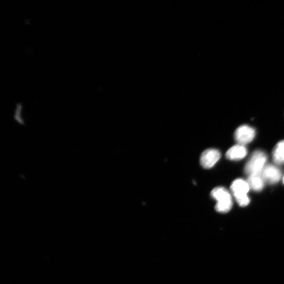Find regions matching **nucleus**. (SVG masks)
<instances>
[{"label":"nucleus","instance_id":"obj_8","mask_svg":"<svg viewBox=\"0 0 284 284\" xmlns=\"http://www.w3.org/2000/svg\"><path fill=\"white\" fill-rule=\"evenodd\" d=\"M247 181L251 189L255 192L261 191L265 183L261 174L248 176Z\"/></svg>","mask_w":284,"mask_h":284},{"label":"nucleus","instance_id":"obj_1","mask_svg":"<svg viewBox=\"0 0 284 284\" xmlns=\"http://www.w3.org/2000/svg\"><path fill=\"white\" fill-rule=\"evenodd\" d=\"M267 161L266 154L261 151H255L247 162L244 171L248 176L261 174Z\"/></svg>","mask_w":284,"mask_h":284},{"label":"nucleus","instance_id":"obj_9","mask_svg":"<svg viewBox=\"0 0 284 284\" xmlns=\"http://www.w3.org/2000/svg\"><path fill=\"white\" fill-rule=\"evenodd\" d=\"M273 159L277 164H284V140L276 145L273 151Z\"/></svg>","mask_w":284,"mask_h":284},{"label":"nucleus","instance_id":"obj_3","mask_svg":"<svg viewBox=\"0 0 284 284\" xmlns=\"http://www.w3.org/2000/svg\"><path fill=\"white\" fill-rule=\"evenodd\" d=\"M255 130L252 127L244 125L236 129L234 138L238 145L245 146L251 143L255 136Z\"/></svg>","mask_w":284,"mask_h":284},{"label":"nucleus","instance_id":"obj_7","mask_svg":"<svg viewBox=\"0 0 284 284\" xmlns=\"http://www.w3.org/2000/svg\"><path fill=\"white\" fill-rule=\"evenodd\" d=\"M247 154V150L244 146L238 145L230 148L226 153V157L231 161H238L243 159Z\"/></svg>","mask_w":284,"mask_h":284},{"label":"nucleus","instance_id":"obj_6","mask_svg":"<svg viewBox=\"0 0 284 284\" xmlns=\"http://www.w3.org/2000/svg\"><path fill=\"white\" fill-rule=\"evenodd\" d=\"M251 189L247 181L239 179L235 180L231 186V191L236 199L246 196Z\"/></svg>","mask_w":284,"mask_h":284},{"label":"nucleus","instance_id":"obj_4","mask_svg":"<svg viewBox=\"0 0 284 284\" xmlns=\"http://www.w3.org/2000/svg\"><path fill=\"white\" fill-rule=\"evenodd\" d=\"M221 157L220 152L215 149L204 151L200 158V164L204 169L212 168L220 160Z\"/></svg>","mask_w":284,"mask_h":284},{"label":"nucleus","instance_id":"obj_5","mask_svg":"<svg viewBox=\"0 0 284 284\" xmlns=\"http://www.w3.org/2000/svg\"><path fill=\"white\" fill-rule=\"evenodd\" d=\"M261 175L265 182L269 184H275L281 178L280 170L276 165L273 164L266 165Z\"/></svg>","mask_w":284,"mask_h":284},{"label":"nucleus","instance_id":"obj_2","mask_svg":"<svg viewBox=\"0 0 284 284\" xmlns=\"http://www.w3.org/2000/svg\"><path fill=\"white\" fill-rule=\"evenodd\" d=\"M211 196L217 201L216 205L217 211L221 213L229 212L233 206L232 197L226 188L218 187L212 189Z\"/></svg>","mask_w":284,"mask_h":284},{"label":"nucleus","instance_id":"obj_10","mask_svg":"<svg viewBox=\"0 0 284 284\" xmlns=\"http://www.w3.org/2000/svg\"><path fill=\"white\" fill-rule=\"evenodd\" d=\"M282 182H283V184H284V176H283V177H282Z\"/></svg>","mask_w":284,"mask_h":284}]
</instances>
